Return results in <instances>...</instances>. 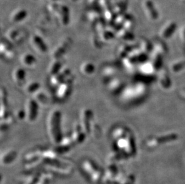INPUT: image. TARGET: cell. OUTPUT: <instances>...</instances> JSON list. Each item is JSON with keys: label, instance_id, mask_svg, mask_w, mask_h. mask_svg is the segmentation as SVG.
I'll return each instance as SVG.
<instances>
[{"label": "cell", "instance_id": "obj_7", "mask_svg": "<svg viewBox=\"0 0 185 184\" xmlns=\"http://www.w3.org/2000/svg\"><path fill=\"white\" fill-rule=\"evenodd\" d=\"M72 83L73 82H64L56 87L55 96L57 100L63 101L69 97L72 92Z\"/></svg>", "mask_w": 185, "mask_h": 184}, {"label": "cell", "instance_id": "obj_13", "mask_svg": "<svg viewBox=\"0 0 185 184\" xmlns=\"http://www.w3.org/2000/svg\"><path fill=\"white\" fill-rule=\"evenodd\" d=\"M32 97L37 102L40 107H47L51 103L50 98L46 92L40 89L38 91L35 93Z\"/></svg>", "mask_w": 185, "mask_h": 184}, {"label": "cell", "instance_id": "obj_1", "mask_svg": "<svg viewBox=\"0 0 185 184\" xmlns=\"http://www.w3.org/2000/svg\"><path fill=\"white\" fill-rule=\"evenodd\" d=\"M61 117V112L58 109L51 111L47 117V131L49 136L54 142H58L62 137Z\"/></svg>", "mask_w": 185, "mask_h": 184}, {"label": "cell", "instance_id": "obj_16", "mask_svg": "<svg viewBox=\"0 0 185 184\" xmlns=\"http://www.w3.org/2000/svg\"><path fill=\"white\" fill-rule=\"evenodd\" d=\"M8 115V105L7 101V93L5 90L2 87L1 89V118H4Z\"/></svg>", "mask_w": 185, "mask_h": 184}, {"label": "cell", "instance_id": "obj_25", "mask_svg": "<svg viewBox=\"0 0 185 184\" xmlns=\"http://www.w3.org/2000/svg\"><path fill=\"white\" fill-rule=\"evenodd\" d=\"M72 2H75V1H78V0H70Z\"/></svg>", "mask_w": 185, "mask_h": 184}, {"label": "cell", "instance_id": "obj_21", "mask_svg": "<svg viewBox=\"0 0 185 184\" xmlns=\"http://www.w3.org/2000/svg\"><path fill=\"white\" fill-rule=\"evenodd\" d=\"M101 74L103 78L108 81L114 75V69L110 65L106 66L103 68Z\"/></svg>", "mask_w": 185, "mask_h": 184}, {"label": "cell", "instance_id": "obj_4", "mask_svg": "<svg viewBox=\"0 0 185 184\" xmlns=\"http://www.w3.org/2000/svg\"><path fill=\"white\" fill-rule=\"evenodd\" d=\"M27 32L25 30L13 27L6 32L5 38L13 45H18L25 40Z\"/></svg>", "mask_w": 185, "mask_h": 184}, {"label": "cell", "instance_id": "obj_24", "mask_svg": "<svg viewBox=\"0 0 185 184\" xmlns=\"http://www.w3.org/2000/svg\"><path fill=\"white\" fill-rule=\"evenodd\" d=\"M49 1H51V2H56V1H57L58 0H49Z\"/></svg>", "mask_w": 185, "mask_h": 184}, {"label": "cell", "instance_id": "obj_23", "mask_svg": "<svg viewBox=\"0 0 185 184\" xmlns=\"http://www.w3.org/2000/svg\"><path fill=\"white\" fill-rule=\"evenodd\" d=\"M15 117L19 121H22L23 120H25L26 115H25V109H21V108L18 109L16 112Z\"/></svg>", "mask_w": 185, "mask_h": 184}, {"label": "cell", "instance_id": "obj_12", "mask_svg": "<svg viewBox=\"0 0 185 184\" xmlns=\"http://www.w3.org/2000/svg\"><path fill=\"white\" fill-rule=\"evenodd\" d=\"M20 62L25 69L33 70L37 66V61L36 57L30 53H25L20 56Z\"/></svg>", "mask_w": 185, "mask_h": 184}, {"label": "cell", "instance_id": "obj_17", "mask_svg": "<svg viewBox=\"0 0 185 184\" xmlns=\"http://www.w3.org/2000/svg\"><path fill=\"white\" fill-rule=\"evenodd\" d=\"M62 59H52L47 67V74L51 76L58 73L63 68Z\"/></svg>", "mask_w": 185, "mask_h": 184}, {"label": "cell", "instance_id": "obj_20", "mask_svg": "<svg viewBox=\"0 0 185 184\" xmlns=\"http://www.w3.org/2000/svg\"><path fill=\"white\" fill-rule=\"evenodd\" d=\"M86 133L83 129L82 128L80 124H77L74 126L73 132V138L77 139L78 141H82Z\"/></svg>", "mask_w": 185, "mask_h": 184}, {"label": "cell", "instance_id": "obj_10", "mask_svg": "<svg viewBox=\"0 0 185 184\" xmlns=\"http://www.w3.org/2000/svg\"><path fill=\"white\" fill-rule=\"evenodd\" d=\"M1 55L6 61H11L15 56V52L13 48V44L5 38L1 39Z\"/></svg>", "mask_w": 185, "mask_h": 184}, {"label": "cell", "instance_id": "obj_15", "mask_svg": "<svg viewBox=\"0 0 185 184\" xmlns=\"http://www.w3.org/2000/svg\"><path fill=\"white\" fill-rule=\"evenodd\" d=\"M80 71L86 77H91L95 71V66L91 61H85L80 65Z\"/></svg>", "mask_w": 185, "mask_h": 184}, {"label": "cell", "instance_id": "obj_3", "mask_svg": "<svg viewBox=\"0 0 185 184\" xmlns=\"http://www.w3.org/2000/svg\"><path fill=\"white\" fill-rule=\"evenodd\" d=\"M73 75L69 68L64 67L57 73L51 76L49 84L52 88L55 89L60 84L64 82H73Z\"/></svg>", "mask_w": 185, "mask_h": 184}, {"label": "cell", "instance_id": "obj_19", "mask_svg": "<svg viewBox=\"0 0 185 184\" xmlns=\"http://www.w3.org/2000/svg\"><path fill=\"white\" fill-rule=\"evenodd\" d=\"M128 0H116L114 4H112L113 9L116 15L124 13L127 7Z\"/></svg>", "mask_w": 185, "mask_h": 184}, {"label": "cell", "instance_id": "obj_18", "mask_svg": "<svg viewBox=\"0 0 185 184\" xmlns=\"http://www.w3.org/2000/svg\"><path fill=\"white\" fill-rule=\"evenodd\" d=\"M23 88V91L26 94L33 96L40 89V84L38 81L33 80L28 83H26Z\"/></svg>", "mask_w": 185, "mask_h": 184}, {"label": "cell", "instance_id": "obj_8", "mask_svg": "<svg viewBox=\"0 0 185 184\" xmlns=\"http://www.w3.org/2000/svg\"><path fill=\"white\" fill-rule=\"evenodd\" d=\"M93 112L88 108H84L80 114V124L86 133L91 131L93 123Z\"/></svg>", "mask_w": 185, "mask_h": 184}, {"label": "cell", "instance_id": "obj_6", "mask_svg": "<svg viewBox=\"0 0 185 184\" xmlns=\"http://www.w3.org/2000/svg\"><path fill=\"white\" fill-rule=\"evenodd\" d=\"M72 43V39L70 38L67 37L62 39L53 50L52 52V59H63V56L69 49Z\"/></svg>", "mask_w": 185, "mask_h": 184}, {"label": "cell", "instance_id": "obj_14", "mask_svg": "<svg viewBox=\"0 0 185 184\" xmlns=\"http://www.w3.org/2000/svg\"><path fill=\"white\" fill-rule=\"evenodd\" d=\"M28 12L23 8H18L13 11L10 16V20L12 23H18L27 17Z\"/></svg>", "mask_w": 185, "mask_h": 184}, {"label": "cell", "instance_id": "obj_11", "mask_svg": "<svg viewBox=\"0 0 185 184\" xmlns=\"http://www.w3.org/2000/svg\"><path fill=\"white\" fill-rule=\"evenodd\" d=\"M12 77L14 83L16 86L19 87H23L26 84V78L25 69L22 66L15 68L12 71Z\"/></svg>", "mask_w": 185, "mask_h": 184}, {"label": "cell", "instance_id": "obj_9", "mask_svg": "<svg viewBox=\"0 0 185 184\" xmlns=\"http://www.w3.org/2000/svg\"><path fill=\"white\" fill-rule=\"evenodd\" d=\"M30 44L31 47L37 53L44 55L47 51V47L43 37L40 36L37 34L30 37Z\"/></svg>", "mask_w": 185, "mask_h": 184}, {"label": "cell", "instance_id": "obj_26", "mask_svg": "<svg viewBox=\"0 0 185 184\" xmlns=\"http://www.w3.org/2000/svg\"><path fill=\"white\" fill-rule=\"evenodd\" d=\"M31 1H37V0H31Z\"/></svg>", "mask_w": 185, "mask_h": 184}, {"label": "cell", "instance_id": "obj_5", "mask_svg": "<svg viewBox=\"0 0 185 184\" xmlns=\"http://www.w3.org/2000/svg\"><path fill=\"white\" fill-rule=\"evenodd\" d=\"M39 107L38 104L33 97H30L27 99L24 108L26 115L25 120L27 122L32 123L36 121L38 115Z\"/></svg>", "mask_w": 185, "mask_h": 184}, {"label": "cell", "instance_id": "obj_2", "mask_svg": "<svg viewBox=\"0 0 185 184\" xmlns=\"http://www.w3.org/2000/svg\"><path fill=\"white\" fill-rule=\"evenodd\" d=\"M49 16L52 17L56 23L62 26H67L70 22V15L69 8L64 4L51 2L47 5Z\"/></svg>", "mask_w": 185, "mask_h": 184}, {"label": "cell", "instance_id": "obj_22", "mask_svg": "<svg viewBox=\"0 0 185 184\" xmlns=\"http://www.w3.org/2000/svg\"><path fill=\"white\" fill-rule=\"evenodd\" d=\"M143 6H145V9L149 16L152 18L157 16V13L155 12L156 10H155L154 7H153L152 3L150 1H146Z\"/></svg>", "mask_w": 185, "mask_h": 184}]
</instances>
